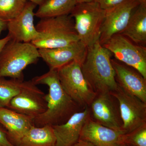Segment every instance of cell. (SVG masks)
Here are the masks:
<instances>
[{"mask_svg": "<svg viewBox=\"0 0 146 146\" xmlns=\"http://www.w3.org/2000/svg\"><path fill=\"white\" fill-rule=\"evenodd\" d=\"M0 146H14L8 141L5 129L1 126H0Z\"/></svg>", "mask_w": 146, "mask_h": 146, "instance_id": "obj_25", "label": "cell"}, {"mask_svg": "<svg viewBox=\"0 0 146 146\" xmlns=\"http://www.w3.org/2000/svg\"><path fill=\"white\" fill-rule=\"evenodd\" d=\"M125 133L96 122L89 118L84 126L80 140L95 146H120L123 143Z\"/></svg>", "mask_w": 146, "mask_h": 146, "instance_id": "obj_17", "label": "cell"}, {"mask_svg": "<svg viewBox=\"0 0 146 146\" xmlns=\"http://www.w3.org/2000/svg\"><path fill=\"white\" fill-rule=\"evenodd\" d=\"M39 58L38 49L31 43L11 39L0 53V78L24 80V70Z\"/></svg>", "mask_w": 146, "mask_h": 146, "instance_id": "obj_4", "label": "cell"}, {"mask_svg": "<svg viewBox=\"0 0 146 146\" xmlns=\"http://www.w3.org/2000/svg\"><path fill=\"white\" fill-rule=\"evenodd\" d=\"M63 89L82 108L89 106L96 94L90 88L84 78L80 63L72 61L57 70Z\"/></svg>", "mask_w": 146, "mask_h": 146, "instance_id": "obj_6", "label": "cell"}, {"mask_svg": "<svg viewBox=\"0 0 146 146\" xmlns=\"http://www.w3.org/2000/svg\"><path fill=\"white\" fill-rule=\"evenodd\" d=\"M146 0H124L106 10L105 18L101 29L99 42L102 45L115 35L121 34L125 29L136 7Z\"/></svg>", "mask_w": 146, "mask_h": 146, "instance_id": "obj_10", "label": "cell"}, {"mask_svg": "<svg viewBox=\"0 0 146 146\" xmlns=\"http://www.w3.org/2000/svg\"><path fill=\"white\" fill-rule=\"evenodd\" d=\"M29 81L0 78V108L7 107L11 100L24 89Z\"/></svg>", "mask_w": 146, "mask_h": 146, "instance_id": "obj_21", "label": "cell"}, {"mask_svg": "<svg viewBox=\"0 0 146 146\" xmlns=\"http://www.w3.org/2000/svg\"><path fill=\"white\" fill-rule=\"evenodd\" d=\"M118 85L129 94L146 103V79L136 69L111 59Z\"/></svg>", "mask_w": 146, "mask_h": 146, "instance_id": "obj_14", "label": "cell"}, {"mask_svg": "<svg viewBox=\"0 0 146 146\" xmlns=\"http://www.w3.org/2000/svg\"><path fill=\"white\" fill-rule=\"evenodd\" d=\"M7 22L0 19V36L2 32L7 29Z\"/></svg>", "mask_w": 146, "mask_h": 146, "instance_id": "obj_28", "label": "cell"}, {"mask_svg": "<svg viewBox=\"0 0 146 146\" xmlns=\"http://www.w3.org/2000/svg\"><path fill=\"white\" fill-rule=\"evenodd\" d=\"M56 138L52 126L33 125L22 138L18 146H56Z\"/></svg>", "mask_w": 146, "mask_h": 146, "instance_id": "obj_19", "label": "cell"}, {"mask_svg": "<svg viewBox=\"0 0 146 146\" xmlns=\"http://www.w3.org/2000/svg\"><path fill=\"white\" fill-rule=\"evenodd\" d=\"M41 58L50 70H57L72 61L80 63L83 61L87 47L79 41L72 44L51 49H38Z\"/></svg>", "mask_w": 146, "mask_h": 146, "instance_id": "obj_13", "label": "cell"}, {"mask_svg": "<svg viewBox=\"0 0 146 146\" xmlns=\"http://www.w3.org/2000/svg\"><path fill=\"white\" fill-rule=\"evenodd\" d=\"M77 3H80L91 2L93 1H98V0H76Z\"/></svg>", "mask_w": 146, "mask_h": 146, "instance_id": "obj_30", "label": "cell"}, {"mask_svg": "<svg viewBox=\"0 0 146 146\" xmlns=\"http://www.w3.org/2000/svg\"><path fill=\"white\" fill-rule=\"evenodd\" d=\"M36 5L27 1L23 10L19 15L7 23L8 35L12 40L17 42L31 43L39 38L40 33L34 25V11Z\"/></svg>", "mask_w": 146, "mask_h": 146, "instance_id": "obj_12", "label": "cell"}, {"mask_svg": "<svg viewBox=\"0 0 146 146\" xmlns=\"http://www.w3.org/2000/svg\"><path fill=\"white\" fill-rule=\"evenodd\" d=\"M111 93L119 102L125 134L146 124V103L119 86Z\"/></svg>", "mask_w": 146, "mask_h": 146, "instance_id": "obj_8", "label": "cell"}, {"mask_svg": "<svg viewBox=\"0 0 146 146\" xmlns=\"http://www.w3.org/2000/svg\"><path fill=\"white\" fill-rule=\"evenodd\" d=\"M120 146H130L128 145H127V144L124 143H123L122 144V145H121Z\"/></svg>", "mask_w": 146, "mask_h": 146, "instance_id": "obj_31", "label": "cell"}, {"mask_svg": "<svg viewBox=\"0 0 146 146\" xmlns=\"http://www.w3.org/2000/svg\"><path fill=\"white\" fill-rule=\"evenodd\" d=\"M77 3L76 0H46L39 6L35 16L42 19L70 15Z\"/></svg>", "mask_w": 146, "mask_h": 146, "instance_id": "obj_20", "label": "cell"}, {"mask_svg": "<svg viewBox=\"0 0 146 146\" xmlns=\"http://www.w3.org/2000/svg\"><path fill=\"white\" fill-rule=\"evenodd\" d=\"M72 146H95L93 144L87 141L79 140V141Z\"/></svg>", "mask_w": 146, "mask_h": 146, "instance_id": "obj_27", "label": "cell"}, {"mask_svg": "<svg viewBox=\"0 0 146 146\" xmlns=\"http://www.w3.org/2000/svg\"><path fill=\"white\" fill-rule=\"evenodd\" d=\"M115 59L136 69L146 79V48L121 34L115 35L102 45Z\"/></svg>", "mask_w": 146, "mask_h": 146, "instance_id": "obj_7", "label": "cell"}, {"mask_svg": "<svg viewBox=\"0 0 146 146\" xmlns=\"http://www.w3.org/2000/svg\"><path fill=\"white\" fill-rule=\"evenodd\" d=\"M123 143L130 146H146V124L125 134Z\"/></svg>", "mask_w": 146, "mask_h": 146, "instance_id": "obj_23", "label": "cell"}, {"mask_svg": "<svg viewBox=\"0 0 146 146\" xmlns=\"http://www.w3.org/2000/svg\"><path fill=\"white\" fill-rule=\"evenodd\" d=\"M31 80L35 85L44 84L48 87V93L45 95L46 110L33 119L35 126L62 124L75 113L83 109L64 91L59 81L57 70L49 69L47 72L36 76Z\"/></svg>", "mask_w": 146, "mask_h": 146, "instance_id": "obj_1", "label": "cell"}, {"mask_svg": "<svg viewBox=\"0 0 146 146\" xmlns=\"http://www.w3.org/2000/svg\"><path fill=\"white\" fill-rule=\"evenodd\" d=\"M11 39V37L8 35L2 39H0V53L5 46Z\"/></svg>", "mask_w": 146, "mask_h": 146, "instance_id": "obj_26", "label": "cell"}, {"mask_svg": "<svg viewBox=\"0 0 146 146\" xmlns=\"http://www.w3.org/2000/svg\"><path fill=\"white\" fill-rule=\"evenodd\" d=\"M106 13L98 1L77 3L71 12L79 41L87 48L99 42Z\"/></svg>", "mask_w": 146, "mask_h": 146, "instance_id": "obj_5", "label": "cell"}, {"mask_svg": "<svg viewBox=\"0 0 146 146\" xmlns=\"http://www.w3.org/2000/svg\"><path fill=\"white\" fill-rule=\"evenodd\" d=\"M124 0H98L102 8L107 10L122 2Z\"/></svg>", "mask_w": 146, "mask_h": 146, "instance_id": "obj_24", "label": "cell"}, {"mask_svg": "<svg viewBox=\"0 0 146 146\" xmlns=\"http://www.w3.org/2000/svg\"><path fill=\"white\" fill-rule=\"evenodd\" d=\"M112 53L99 42L87 48L81 69L88 85L96 94L115 91L118 84L111 63Z\"/></svg>", "mask_w": 146, "mask_h": 146, "instance_id": "obj_2", "label": "cell"}, {"mask_svg": "<svg viewBox=\"0 0 146 146\" xmlns=\"http://www.w3.org/2000/svg\"><path fill=\"white\" fill-rule=\"evenodd\" d=\"M26 0H0V19L6 22L21 13L27 2Z\"/></svg>", "mask_w": 146, "mask_h": 146, "instance_id": "obj_22", "label": "cell"}, {"mask_svg": "<svg viewBox=\"0 0 146 146\" xmlns=\"http://www.w3.org/2000/svg\"><path fill=\"white\" fill-rule=\"evenodd\" d=\"M89 107L91 119L110 128L123 131L119 102L111 93L96 94Z\"/></svg>", "mask_w": 146, "mask_h": 146, "instance_id": "obj_9", "label": "cell"}, {"mask_svg": "<svg viewBox=\"0 0 146 146\" xmlns=\"http://www.w3.org/2000/svg\"><path fill=\"white\" fill-rule=\"evenodd\" d=\"M0 125L6 132L7 139L14 146H18L22 138L32 126L33 119L7 108H0Z\"/></svg>", "mask_w": 146, "mask_h": 146, "instance_id": "obj_16", "label": "cell"}, {"mask_svg": "<svg viewBox=\"0 0 146 146\" xmlns=\"http://www.w3.org/2000/svg\"><path fill=\"white\" fill-rule=\"evenodd\" d=\"M121 34L137 44L145 46L146 1L141 3L136 7L125 29Z\"/></svg>", "mask_w": 146, "mask_h": 146, "instance_id": "obj_18", "label": "cell"}, {"mask_svg": "<svg viewBox=\"0 0 146 146\" xmlns=\"http://www.w3.org/2000/svg\"><path fill=\"white\" fill-rule=\"evenodd\" d=\"M45 95L44 92L31 80L24 89L13 97L6 108L34 119L46 110Z\"/></svg>", "mask_w": 146, "mask_h": 146, "instance_id": "obj_11", "label": "cell"}, {"mask_svg": "<svg viewBox=\"0 0 146 146\" xmlns=\"http://www.w3.org/2000/svg\"><path fill=\"white\" fill-rule=\"evenodd\" d=\"M35 26L40 36L31 43L37 49L60 48L79 41L70 15L42 18Z\"/></svg>", "mask_w": 146, "mask_h": 146, "instance_id": "obj_3", "label": "cell"}, {"mask_svg": "<svg viewBox=\"0 0 146 146\" xmlns=\"http://www.w3.org/2000/svg\"><path fill=\"white\" fill-rule=\"evenodd\" d=\"M26 1L34 3L36 5L40 6L44 3L46 0H26Z\"/></svg>", "mask_w": 146, "mask_h": 146, "instance_id": "obj_29", "label": "cell"}, {"mask_svg": "<svg viewBox=\"0 0 146 146\" xmlns=\"http://www.w3.org/2000/svg\"><path fill=\"white\" fill-rule=\"evenodd\" d=\"M90 118L89 106L76 112L64 123L52 126L56 146H72L79 141L84 126Z\"/></svg>", "mask_w": 146, "mask_h": 146, "instance_id": "obj_15", "label": "cell"}]
</instances>
